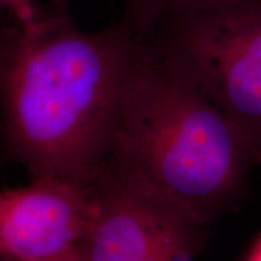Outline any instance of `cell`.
Listing matches in <instances>:
<instances>
[{
  "label": "cell",
  "instance_id": "6da1fadb",
  "mask_svg": "<svg viewBox=\"0 0 261 261\" xmlns=\"http://www.w3.org/2000/svg\"><path fill=\"white\" fill-rule=\"evenodd\" d=\"M140 47L122 22L75 25L62 3L0 27V144L32 177L93 185Z\"/></svg>",
  "mask_w": 261,
  "mask_h": 261
},
{
  "label": "cell",
  "instance_id": "7a4b0ae2",
  "mask_svg": "<svg viewBox=\"0 0 261 261\" xmlns=\"http://www.w3.org/2000/svg\"><path fill=\"white\" fill-rule=\"evenodd\" d=\"M253 165L225 114L140 40L97 177L208 225L240 203Z\"/></svg>",
  "mask_w": 261,
  "mask_h": 261
},
{
  "label": "cell",
  "instance_id": "3957f363",
  "mask_svg": "<svg viewBox=\"0 0 261 261\" xmlns=\"http://www.w3.org/2000/svg\"><path fill=\"white\" fill-rule=\"evenodd\" d=\"M230 120L261 163V0H226L168 18L143 38Z\"/></svg>",
  "mask_w": 261,
  "mask_h": 261
},
{
  "label": "cell",
  "instance_id": "277c9868",
  "mask_svg": "<svg viewBox=\"0 0 261 261\" xmlns=\"http://www.w3.org/2000/svg\"><path fill=\"white\" fill-rule=\"evenodd\" d=\"M96 208L79 244L83 261H194L205 225L106 177L93 182Z\"/></svg>",
  "mask_w": 261,
  "mask_h": 261
},
{
  "label": "cell",
  "instance_id": "5b68a950",
  "mask_svg": "<svg viewBox=\"0 0 261 261\" xmlns=\"http://www.w3.org/2000/svg\"><path fill=\"white\" fill-rule=\"evenodd\" d=\"M96 208L94 185L35 177L0 190V261H47L79 247Z\"/></svg>",
  "mask_w": 261,
  "mask_h": 261
},
{
  "label": "cell",
  "instance_id": "8992f818",
  "mask_svg": "<svg viewBox=\"0 0 261 261\" xmlns=\"http://www.w3.org/2000/svg\"><path fill=\"white\" fill-rule=\"evenodd\" d=\"M224 2L226 0H127L122 23L143 39L166 19Z\"/></svg>",
  "mask_w": 261,
  "mask_h": 261
},
{
  "label": "cell",
  "instance_id": "52a82bcc",
  "mask_svg": "<svg viewBox=\"0 0 261 261\" xmlns=\"http://www.w3.org/2000/svg\"><path fill=\"white\" fill-rule=\"evenodd\" d=\"M0 5L8 10L16 22L23 24L31 23L38 12L33 0H0Z\"/></svg>",
  "mask_w": 261,
  "mask_h": 261
},
{
  "label": "cell",
  "instance_id": "ba28073f",
  "mask_svg": "<svg viewBox=\"0 0 261 261\" xmlns=\"http://www.w3.org/2000/svg\"><path fill=\"white\" fill-rule=\"evenodd\" d=\"M47 261H83L79 252V248H74V249L69 250V252L62 254V255L54 257V259Z\"/></svg>",
  "mask_w": 261,
  "mask_h": 261
},
{
  "label": "cell",
  "instance_id": "9c48e42d",
  "mask_svg": "<svg viewBox=\"0 0 261 261\" xmlns=\"http://www.w3.org/2000/svg\"><path fill=\"white\" fill-rule=\"evenodd\" d=\"M247 261H261V237L254 244L252 252H250Z\"/></svg>",
  "mask_w": 261,
  "mask_h": 261
}]
</instances>
